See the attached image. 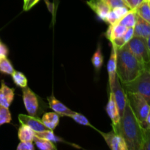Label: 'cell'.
<instances>
[{
	"label": "cell",
	"mask_w": 150,
	"mask_h": 150,
	"mask_svg": "<svg viewBox=\"0 0 150 150\" xmlns=\"http://www.w3.org/2000/svg\"><path fill=\"white\" fill-rule=\"evenodd\" d=\"M113 130L124 139L128 150H142L145 136L149 130L142 128L127 100L122 116L120 117L118 124L113 126Z\"/></svg>",
	"instance_id": "6da1fadb"
},
{
	"label": "cell",
	"mask_w": 150,
	"mask_h": 150,
	"mask_svg": "<svg viewBox=\"0 0 150 150\" xmlns=\"http://www.w3.org/2000/svg\"><path fill=\"white\" fill-rule=\"evenodd\" d=\"M38 2V0H28L26 6L23 7V10H30V9L32 8L33 6H35Z\"/></svg>",
	"instance_id": "d6a6232c"
},
{
	"label": "cell",
	"mask_w": 150,
	"mask_h": 150,
	"mask_svg": "<svg viewBox=\"0 0 150 150\" xmlns=\"http://www.w3.org/2000/svg\"><path fill=\"white\" fill-rule=\"evenodd\" d=\"M144 0H124L126 5L130 10H135Z\"/></svg>",
	"instance_id": "4dcf8cb0"
},
{
	"label": "cell",
	"mask_w": 150,
	"mask_h": 150,
	"mask_svg": "<svg viewBox=\"0 0 150 150\" xmlns=\"http://www.w3.org/2000/svg\"><path fill=\"white\" fill-rule=\"evenodd\" d=\"M110 89L114 95V100H115L119 112H120V117H122L125 111L126 104H127V97H126L125 91L123 89L117 76L116 78L115 82L113 86L110 88Z\"/></svg>",
	"instance_id": "8992f818"
},
{
	"label": "cell",
	"mask_w": 150,
	"mask_h": 150,
	"mask_svg": "<svg viewBox=\"0 0 150 150\" xmlns=\"http://www.w3.org/2000/svg\"><path fill=\"white\" fill-rule=\"evenodd\" d=\"M41 121L47 128L54 131L59 122V115L55 112L45 113L42 116Z\"/></svg>",
	"instance_id": "e0dca14e"
},
{
	"label": "cell",
	"mask_w": 150,
	"mask_h": 150,
	"mask_svg": "<svg viewBox=\"0 0 150 150\" xmlns=\"http://www.w3.org/2000/svg\"><path fill=\"white\" fill-rule=\"evenodd\" d=\"M133 37V27H130L127 29L125 33L121 38L116 39L111 42V43L114 44L116 48H120L124 46L130 39Z\"/></svg>",
	"instance_id": "44dd1931"
},
{
	"label": "cell",
	"mask_w": 150,
	"mask_h": 150,
	"mask_svg": "<svg viewBox=\"0 0 150 150\" xmlns=\"http://www.w3.org/2000/svg\"><path fill=\"white\" fill-rule=\"evenodd\" d=\"M136 12L135 10H130L124 16L119 20L117 23L126 26L127 28L134 27L136 20Z\"/></svg>",
	"instance_id": "d6986e66"
},
{
	"label": "cell",
	"mask_w": 150,
	"mask_h": 150,
	"mask_svg": "<svg viewBox=\"0 0 150 150\" xmlns=\"http://www.w3.org/2000/svg\"><path fill=\"white\" fill-rule=\"evenodd\" d=\"M18 120L21 124H23L28 126L35 133H40V132L49 130V129H48L44 125L40 119L37 117V116L19 114Z\"/></svg>",
	"instance_id": "9c48e42d"
},
{
	"label": "cell",
	"mask_w": 150,
	"mask_h": 150,
	"mask_svg": "<svg viewBox=\"0 0 150 150\" xmlns=\"http://www.w3.org/2000/svg\"><path fill=\"white\" fill-rule=\"evenodd\" d=\"M23 1H24V4H23V7H25V6H26V3H27L28 0H23Z\"/></svg>",
	"instance_id": "836d02e7"
},
{
	"label": "cell",
	"mask_w": 150,
	"mask_h": 150,
	"mask_svg": "<svg viewBox=\"0 0 150 150\" xmlns=\"http://www.w3.org/2000/svg\"><path fill=\"white\" fill-rule=\"evenodd\" d=\"M97 130L102 135L110 149L112 150H128L124 139L113 130L109 133H103L98 129Z\"/></svg>",
	"instance_id": "ba28073f"
},
{
	"label": "cell",
	"mask_w": 150,
	"mask_h": 150,
	"mask_svg": "<svg viewBox=\"0 0 150 150\" xmlns=\"http://www.w3.org/2000/svg\"><path fill=\"white\" fill-rule=\"evenodd\" d=\"M117 51V76L121 83H128L139 77L149 64L141 62L132 53L124 48Z\"/></svg>",
	"instance_id": "7a4b0ae2"
},
{
	"label": "cell",
	"mask_w": 150,
	"mask_h": 150,
	"mask_svg": "<svg viewBox=\"0 0 150 150\" xmlns=\"http://www.w3.org/2000/svg\"><path fill=\"white\" fill-rule=\"evenodd\" d=\"M124 48L133 54L141 62L149 64L150 48H148L145 38L133 36L124 46Z\"/></svg>",
	"instance_id": "5b68a950"
},
{
	"label": "cell",
	"mask_w": 150,
	"mask_h": 150,
	"mask_svg": "<svg viewBox=\"0 0 150 150\" xmlns=\"http://www.w3.org/2000/svg\"><path fill=\"white\" fill-rule=\"evenodd\" d=\"M18 150H34L33 142H21L17 146Z\"/></svg>",
	"instance_id": "f546056e"
},
{
	"label": "cell",
	"mask_w": 150,
	"mask_h": 150,
	"mask_svg": "<svg viewBox=\"0 0 150 150\" xmlns=\"http://www.w3.org/2000/svg\"><path fill=\"white\" fill-rule=\"evenodd\" d=\"M8 55V49L5 45L0 42V58H4Z\"/></svg>",
	"instance_id": "1f68e13d"
},
{
	"label": "cell",
	"mask_w": 150,
	"mask_h": 150,
	"mask_svg": "<svg viewBox=\"0 0 150 150\" xmlns=\"http://www.w3.org/2000/svg\"><path fill=\"white\" fill-rule=\"evenodd\" d=\"M14 89L8 87L4 81H1L0 88V105L9 108L14 99Z\"/></svg>",
	"instance_id": "5bb4252c"
},
{
	"label": "cell",
	"mask_w": 150,
	"mask_h": 150,
	"mask_svg": "<svg viewBox=\"0 0 150 150\" xmlns=\"http://www.w3.org/2000/svg\"><path fill=\"white\" fill-rule=\"evenodd\" d=\"M136 14L145 21L150 23V7L149 0H144L136 9Z\"/></svg>",
	"instance_id": "ffe728a7"
},
{
	"label": "cell",
	"mask_w": 150,
	"mask_h": 150,
	"mask_svg": "<svg viewBox=\"0 0 150 150\" xmlns=\"http://www.w3.org/2000/svg\"><path fill=\"white\" fill-rule=\"evenodd\" d=\"M22 90H23V103L26 111L29 115L37 116L39 108L38 97L27 86L22 88Z\"/></svg>",
	"instance_id": "52a82bcc"
},
{
	"label": "cell",
	"mask_w": 150,
	"mask_h": 150,
	"mask_svg": "<svg viewBox=\"0 0 150 150\" xmlns=\"http://www.w3.org/2000/svg\"><path fill=\"white\" fill-rule=\"evenodd\" d=\"M15 71L13 65L7 57L1 58L0 59V72L7 75H12Z\"/></svg>",
	"instance_id": "484cf974"
},
{
	"label": "cell",
	"mask_w": 150,
	"mask_h": 150,
	"mask_svg": "<svg viewBox=\"0 0 150 150\" xmlns=\"http://www.w3.org/2000/svg\"><path fill=\"white\" fill-rule=\"evenodd\" d=\"M92 62L95 68L97 70H100L102 67L103 64V57L102 52H101V48L100 45H98L97 51L92 56Z\"/></svg>",
	"instance_id": "cb8c5ba5"
},
{
	"label": "cell",
	"mask_w": 150,
	"mask_h": 150,
	"mask_svg": "<svg viewBox=\"0 0 150 150\" xmlns=\"http://www.w3.org/2000/svg\"><path fill=\"white\" fill-rule=\"evenodd\" d=\"M125 93L127 103L130 109L139 122H143L149 114L150 107L149 103L139 94L127 92H125Z\"/></svg>",
	"instance_id": "277c9868"
},
{
	"label": "cell",
	"mask_w": 150,
	"mask_h": 150,
	"mask_svg": "<svg viewBox=\"0 0 150 150\" xmlns=\"http://www.w3.org/2000/svg\"><path fill=\"white\" fill-rule=\"evenodd\" d=\"M11 76L12 78H13V81L18 86L21 88H23L27 86V79L22 73L18 71H14Z\"/></svg>",
	"instance_id": "d4e9b609"
},
{
	"label": "cell",
	"mask_w": 150,
	"mask_h": 150,
	"mask_svg": "<svg viewBox=\"0 0 150 150\" xmlns=\"http://www.w3.org/2000/svg\"><path fill=\"white\" fill-rule=\"evenodd\" d=\"M35 136L36 137L40 138V139H46V140L51 141L53 142H64L62 139L58 137L54 133L53 130H47L45 131L40 132V133H35Z\"/></svg>",
	"instance_id": "603a6c76"
},
{
	"label": "cell",
	"mask_w": 150,
	"mask_h": 150,
	"mask_svg": "<svg viewBox=\"0 0 150 150\" xmlns=\"http://www.w3.org/2000/svg\"><path fill=\"white\" fill-rule=\"evenodd\" d=\"M110 9H114L119 7H127L124 0H103Z\"/></svg>",
	"instance_id": "f1b7e54d"
},
{
	"label": "cell",
	"mask_w": 150,
	"mask_h": 150,
	"mask_svg": "<svg viewBox=\"0 0 150 150\" xmlns=\"http://www.w3.org/2000/svg\"><path fill=\"white\" fill-rule=\"evenodd\" d=\"M86 3L96 13L97 16L103 21H104L105 16L111 10L103 0H89L86 1Z\"/></svg>",
	"instance_id": "7c38bea8"
},
{
	"label": "cell",
	"mask_w": 150,
	"mask_h": 150,
	"mask_svg": "<svg viewBox=\"0 0 150 150\" xmlns=\"http://www.w3.org/2000/svg\"><path fill=\"white\" fill-rule=\"evenodd\" d=\"M69 117H70V118H72L73 120H74V121L76 122L77 123H79V124L82 125H85V126H89V127H92V128H94L95 130H97V129L95 128L93 125H92L90 124L89 120H88L84 116L82 115L81 114H79V113L73 111V114H70Z\"/></svg>",
	"instance_id": "4316f807"
},
{
	"label": "cell",
	"mask_w": 150,
	"mask_h": 150,
	"mask_svg": "<svg viewBox=\"0 0 150 150\" xmlns=\"http://www.w3.org/2000/svg\"><path fill=\"white\" fill-rule=\"evenodd\" d=\"M47 99H48L50 108L54 112L57 113L58 115L62 116V117H70V114H72L73 113V111L72 110L67 108L62 103H61L58 100L56 99L54 95L48 97Z\"/></svg>",
	"instance_id": "4fadbf2b"
},
{
	"label": "cell",
	"mask_w": 150,
	"mask_h": 150,
	"mask_svg": "<svg viewBox=\"0 0 150 150\" xmlns=\"http://www.w3.org/2000/svg\"><path fill=\"white\" fill-rule=\"evenodd\" d=\"M127 29H128L127 27L119 23H115L113 25L109 24V26L105 32V37L108 38V40H109L110 42H112L114 40L118 39L123 36Z\"/></svg>",
	"instance_id": "2e32d148"
},
{
	"label": "cell",
	"mask_w": 150,
	"mask_h": 150,
	"mask_svg": "<svg viewBox=\"0 0 150 150\" xmlns=\"http://www.w3.org/2000/svg\"><path fill=\"white\" fill-rule=\"evenodd\" d=\"M19 127L18 136L20 142H33L35 139V132L25 125L21 124Z\"/></svg>",
	"instance_id": "ac0fdd59"
},
{
	"label": "cell",
	"mask_w": 150,
	"mask_h": 150,
	"mask_svg": "<svg viewBox=\"0 0 150 150\" xmlns=\"http://www.w3.org/2000/svg\"><path fill=\"white\" fill-rule=\"evenodd\" d=\"M0 59H1V58H0Z\"/></svg>",
	"instance_id": "d590c367"
},
{
	"label": "cell",
	"mask_w": 150,
	"mask_h": 150,
	"mask_svg": "<svg viewBox=\"0 0 150 150\" xmlns=\"http://www.w3.org/2000/svg\"><path fill=\"white\" fill-rule=\"evenodd\" d=\"M123 89L127 92L137 93L150 102V72L149 67L146 68L139 77L132 81L121 83Z\"/></svg>",
	"instance_id": "3957f363"
},
{
	"label": "cell",
	"mask_w": 150,
	"mask_h": 150,
	"mask_svg": "<svg viewBox=\"0 0 150 150\" xmlns=\"http://www.w3.org/2000/svg\"><path fill=\"white\" fill-rule=\"evenodd\" d=\"M11 120V114L8 108L0 105V126L7 123H10Z\"/></svg>",
	"instance_id": "83f0119b"
},
{
	"label": "cell",
	"mask_w": 150,
	"mask_h": 150,
	"mask_svg": "<svg viewBox=\"0 0 150 150\" xmlns=\"http://www.w3.org/2000/svg\"><path fill=\"white\" fill-rule=\"evenodd\" d=\"M111 52L110 59L107 64V70L108 73V83L111 88L117 78V51L114 44L111 43Z\"/></svg>",
	"instance_id": "30bf717a"
},
{
	"label": "cell",
	"mask_w": 150,
	"mask_h": 150,
	"mask_svg": "<svg viewBox=\"0 0 150 150\" xmlns=\"http://www.w3.org/2000/svg\"><path fill=\"white\" fill-rule=\"evenodd\" d=\"M133 36L146 38L150 36V24L140 16L136 15V20L133 27Z\"/></svg>",
	"instance_id": "8fae6325"
},
{
	"label": "cell",
	"mask_w": 150,
	"mask_h": 150,
	"mask_svg": "<svg viewBox=\"0 0 150 150\" xmlns=\"http://www.w3.org/2000/svg\"><path fill=\"white\" fill-rule=\"evenodd\" d=\"M106 111L108 117H110L111 122H112V126L118 124L121 117L120 115V112H119L116 101L114 100V95L111 92H110L109 99H108V102L106 106Z\"/></svg>",
	"instance_id": "9a60e30c"
},
{
	"label": "cell",
	"mask_w": 150,
	"mask_h": 150,
	"mask_svg": "<svg viewBox=\"0 0 150 150\" xmlns=\"http://www.w3.org/2000/svg\"><path fill=\"white\" fill-rule=\"evenodd\" d=\"M33 142L36 145L38 149L41 150H56L57 146H55L54 143L51 141L46 140V139H40V138L36 137L35 136Z\"/></svg>",
	"instance_id": "7402d4cb"
},
{
	"label": "cell",
	"mask_w": 150,
	"mask_h": 150,
	"mask_svg": "<svg viewBox=\"0 0 150 150\" xmlns=\"http://www.w3.org/2000/svg\"><path fill=\"white\" fill-rule=\"evenodd\" d=\"M40 1V0H38V1Z\"/></svg>",
	"instance_id": "e575fe53"
}]
</instances>
